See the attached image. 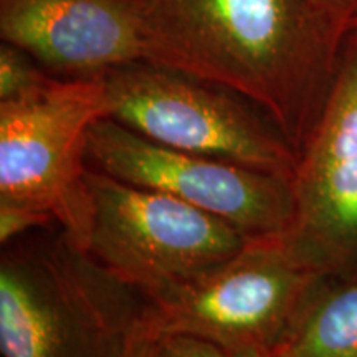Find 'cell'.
I'll list each match as a JSON object with an SVG mask.
<instances>
[{
    "mask_svg": "<svg viewBox=\"0 0 357 357\" xmlns=\"http://www.w3.org/2000/svg\"><path fill=\"white\" fill-rule=\"evenodd\" d=\"M56 225L53 218L20 205L0 204V243L7 245L30 231Z\"/></svg>",
    "mask_w": 357,
    "mask_h": 357,
    "instance_id": "7c38bea8",
    "label": "cell"
},
{
    "mask_svg": "<svg viewBox=\"0 0 357 357\" xmlns=\"http://www.w3.org/2000/svg\"><path fill=\"white\" fill-rule=\"evenodd\" d=\"M101 118H108L101 77H53L0 101V204L45 213L83 250L93 218L88 134Z\"/></svg>",
    "mask_w": 357,
    "mask_h": 357,
    "instance_id": "277c9868",
    "label": "cell"
},
{
    "mask_svg": "<svg viewBox=\"0 0 357 357\" xmlns=\"http://www.w3.org/2000/svg\"><path fill=\"white\" fill-rule=\"evenodd\" d=\"M275 352L280 357H357V281L329 283Z\"/></svg>",
    "mask_w": 357,
    "mask_h": 357,
    "instance_id": "30bf717a",
    "label": "cell"
},
{
    "mask_svg": "<svg viewBox=\"0 0 357 357\" xmlns=\"http://www.w3.org/2000/svg\"><path fill=\"white\" fill-rule=\"evenodd\" d=\"M162 339L153 328H149V324L141 316L129 334L121 357H158Z\"/></svg>",
    "mask_w": 357,
    "mask_h": 357,
    "instance_id": "5bb4252c",
    "label": "cell"
},
{
    "mask_svg": "<svg viewBox=\"0 0 357 357\" xmlns=\"http://www.w3.org/2000/svg\"><path fill=\"white\" fill-rule=\"evenodd\" d=\"M93 218L86 252L153 301L238 253L252 236L192 205L88 171Z\"/></svg>",
    "mask_w": 357,
    "mask_h": 357,
    "instance_id": "8992f818",
    "label": "cell"
},
{
    "mask_svg": "<svg viewBox=\"0 0 357 357\" xmlns=\"http://www.w3.org/2000/svg\"><path fill=\"white\" fill-rule=\"evenodd\" d=\"M0 37L63 78L144 61L139 0H0Z\"/></svg>",
    "mask_w": 357,
    "mask_h": 357,
    "instance_id": "9c48e42d",
    "label": "cell"
},
{
    "mask_svg": "<svg viewBox=\"0 0 357 357\" xmlns=\"http://www.w3.org/2000/svg\"><path fill=\"white\" fill-rule=\"evenodd\" d=\"M288 238L333 283L357 281V26L291 177Z\"/></svg>",
    "mask_w": 357,
    "mask_h": 357,
    "instance_id": "ba28073f",
    "label": "cell"
},
{
    "mask_svg": "<svg viewBox=\"0 0 357 357\" xmlns=\"http://www.w3.org/2000/svg\"><path fill=\"white\" fill-rule=\"evenodd\" d=\"M146 303L58 225L2 245V357H121Z\"/></svg>",
    "mask_w": 357,
    "mask_h": 357,
    "instance_id": "7a4b0ae2",
    "label": "cell"
},
{
    "mask_svg": "<svg viewBox=\"0 0 357 357\" xmlns=\"http://www.w3.org/2000/svg\"><path fill=\"white\" fill-rule=\"evenodd\" d=\"M144 61L255 105L300 155L349 29L307 0H139Z\"/></svg>",
    "mask_w": 357,
    "mask_h": 357,
    "instance_id": "6da1fadb",
    "label": "cell"
},
{
    "mask_svg": "<svg viewBox=\"0 0 357 357\" xmlns=\"http://www.w3.org/2000/svg\"><path fill=\"white\" fill-rule=\"evenodd\" d=\"M329 283L287 234L252 236L229 260L147 301L142 319L160 337L278 351Z\"/></svg>",
    "mask_w": 357,
    "mask_h": 357,
    "instance_id": "3957f363",
    "label": "cell"
},
{
    "mask_svg": "<svg viewBox=\"0 0 357 357\" xmlns=\"http://www.w3.org/2000/svg\"><path fill=\"white\" fill-rule=\"evenodd\" d=\"M108 118L172 149L291 178L298 153L255 105L229 89L147 61L101 75Z\"/></svg>",
    "mask_w": 357,
    "mask_h": 357,
    "instance_id": "5b68a950",
    "label": "cell"
},
{
    "mask_svg": "<svg viewBox=\"0 0 357 357\" xmlns=\"http://www.w3.org/2000/svg\"><path fill=\"white\" fill-rule=\"evenodd\" d=\"M86 158L93 171L171 195L250 236L283 235L293 225L291 178L172 149L113 118L89 129Z\"/></svg>",
    "mask_w": 357,
    "mask_h": 357,
    "instance_id": "52a82bcc",
    "label": "cell"
},
{
    "mask_svg": "<svg viewBox=\"0 0 357 357\" xmlns=\"http://www.w3.org/2000/svg\"><path fill=\"white\" fill-rule=\"evenodd\" d=\"M53 77L29 53L15 45H0V101L19 100L42 88Z\"/></svg>",
    "mask_w": 357,
    "mask_h": 357,
    "instance_id": "8fae6325",
    "label": "cell"
},
{
    "mask_svg": "<svg viewBox=\"0 0 357 357\" xmlns=\"http://www.w3.org/2000/svg\"><path fill=\"white\" fill-rule=\"evenodd\" d=\"M312 7L331 17L337 24L352 29L357 24V0H307Z\"/></svg>",
    "mask_w": 357,
    "mask_h": 357,
    "instance_id": "9a60e30c",
    "label": "cell"
},
{
    "mask_svg": "<svg viewBox=\"0 0 357 357\" xmlns=\"http://www.w3.org/2000/svg\"><path fill=\"white\" fill-rule=\"evenodd\" d=\"M158 357H227V352L199 337L167 336L162 339Z\"/></svg>",
    "mask_w": 357,
    "mask_h": 357,
    "instance_id": "4fadbf2b",
    "label": "cell"
},
{
    "mask_svg": "<svg viewBox=\"0 0 357 357\" xmlns=\"http://www.w3.org/2000/svg\"><path fill=\"white\" fill-rule=\"evenodd\" d=\"M227 357H280L275 351H266V349H242V351H234L227 352Z\"/></svg>",
    "mask_w": 357,
    "mask_h": 357,
    "instance_id": "2e32d148",
    "label": "cell"
},
{
    "mask_svg": "<svg viewBox=\"0 0 357 357\" xmlns=\"http://www.w3.org/2000/svg\"><path fill=\"white\" fill-rule=\"evenodd\" d=\"M354 26H357V24H356V25H354Z\"/></svg>",
    "mask_w": 357,
    "mask_h": 357,
    "instance_id": "e0dca14e",
    "label": "cell"
}]
</instances>
